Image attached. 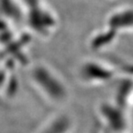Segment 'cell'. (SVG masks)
<instances>
[{
  "mask_svg": "<svg viewBox=\"0 0 133 133\" xmlns=\"http://www.w3.org/2000/svg\"><path fill=\"white\" fill-rule=\"evenodd\" d=\"M118 76L116 69L108 63L99 61H89L79 69V79L88 86H103Z\"/></svg>",
  "mask_w": 133,
  "mask_h": 133,
  "instance_id": "cell-1",
  "label": "cell"
},
{
  "mask_svg": "<svg viewBox=\"0 0 133 133\" xmlns=\"http://www.w3.org/2000/svg\"><path fill=\"white\" fill-rule=\"evenodd\" d=\"M99 115L107 131L125 133L127 119L124 114V109L115 102L103 103L100 105Z\"/></svg>",
  "mask_w": 133,
  "mask_h": 133,
  "instance_id": "cell-2",
  "label": "cell"
}]
</instances>
